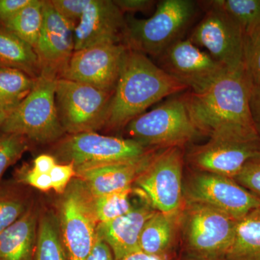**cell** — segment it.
<instances>
[{"label":"cell","mask_w":260,"mask_h":260,"mask_svg":"<svg viewBox=\"0 0 260 260\" xmlns=\"http://www.w3.org/2000/svg\"><path fill=\"white\" fill-rule=\"evenodd\" d=\"M44 23V0H31L3 26L35 47Z\"/></svg>","instance_id":"484cf974"},{"label":"cell","mask_w":260,"mask_h":260,"mask_svg":"<svg viewBox=\"0 0 260 260\" xmlns=\"http://www.w3.org/2000/svg\"><path fill=\"white\" fill-rule=\"evenodd\" d=\"M51 2L56 11L73 23L75 28L90 0H51Z\"/></svg>","instance_id":"d6a6232c"},{"label":"cell","mask_w":260,"mask_h":260,"mask_svg":"<svg viewBox=\"0 0 260 260\" xmlns=\"http://www.w3.org/2000/svg\"><path fill=\"white\" fill-rule=\"evenodd\" d=\"M130 139L146 148H181L200 134L191 119L186 93L169 97L125 126Z\"/></svg>","instance_id":"277c9868"},{"label":"cell","mask_w":260,"mask_h":260,"mask_svg":"<svg viewBox=\"0 0 260 260\" xmlns=\"http://www.w3.org/2000/svg\"><path fill=\"white\" fill-rule=\"evenodd\" d=\"M34 260H68L61 242L59 220L52 213L39 218Z\"/></svg>","instance_id":"d4e9b609"},{"label":"cell","mask_w":260,"mask_h":260,"mask_svg":"<svg viewBox=\"0 0 260 260\" xmlns=\"http://www.w3.org/2000/svg\"><path fill=\"white\" fill-rule=\"evenodd\" d=\"M120 260H165L164 256H154L148 255L143 251H139L125 256Z\"/></svg>","instance_id":"60d3db41"},{"label":"cell","mask_w":260,"mask_h":260,"mask_svg":"<svg viewBox=\"0 0 260 260\" xmlns=\"http://www.w3.org/2000/svg\"><path fill=\"white\" fill-rule=\"evenodd\" d=\"M244 31L220 10L207 6L206 13L192 30L189 40L204 48L215 60L229 70L244 68Z\"/></svg>","instance_id":"8fae6325"},{"label":"cell","mask_w":260,"mask_h":260,"mask_svg":"<svg viewBox=\"0 0 260 260\" xmlns=\"http://www.w3.org/2000/svg\"><path fill=\"white\" fill-rule=\"evenodd\" d=\"M75 26L44 0V23L34 51L41 75L60 79L75 52Z\"/></svg>","instance_id":"9a60e30c"},{"label":"cell","mask_w":260,"mask_h":260,"mask_svg":"<svg viewBox=\"0 0 260 260\" xmlns=\"http://www.w3.org/2000/svg\"><path fill=\"white\" fill-rule=\"evenodd\" d=\"M244 65L251 85L260 88V20L244 32Z\"/></svg>","instance_id":"f1b7e54d"},{"label":"cell","mask_w":260,"mask_h":260,"mask_svg":"<svg viewBox=\"0 0 260 260\" xmlns=\"http://www.w3.org/2000/svg\"><path fill=\"white\" fill-rule=\"evenodd\" d=\"M29 142L20 135L3 133L0 135V189L5 172L28 150Z\"/></svg>","instance_id":"4dcf8cb0"},{"label":"cell","mask_w":260,"mask_h":260,"mask_svg":"<svg viewBox=\"0 0 260 260\" xmlns=\"http://www.w3.org/2000/svg\"><path fill=\"white\" fill-rule=\"evenodd\" d=\"M181 148L156 152L148 167L135 181L156 211L179 213L184 203Z\"/></svg>","instance_id":"30bf717a"},{"label":"cell","mask_w":260,"mask_h":260,"mask_svg":"<svg viewBox=\"0 0 260 260\" xmlns=\"http://www.w3.org/2000/svg\"><path fill=\"white\" fill-rule=\"evenodd\" d=\"M126 47L106 44L75 51L61 78L114 93Z\"/></svg>","instance_id":"5bb4252c"},{"label":"cell","mask_w":260,"mask_h":260,"mask_svg":"<svg viewBox=\"0 0 260 260\" xmlns=\"http://www.w3.org/2000/svg\"><path fill=\"white\" fill-rule=\"evenodd\" d=\"M56 164V158L53 155L43 154L35 158L32 169L40 174H49Z\"/></svg>","instance_id":"ab89813d"},{"label":"cell","mask_w":260,"mask_h":260,"mask_svg":"<svg viewBox=\"0 0 260 260\" xmlns=\"http://www.w3.org/2000/svg\"><path fill=\"white\" fill-rule=\"evenodd\" d=\"M112 95L87 84L58 79L56 105L65 133H95L105 127Z\"/></svg>","instance_id":"52a82bcc"},{"label":"cell","mask_w":260,"mask_h":260,"mask_svg":"<svg viewBox=\"0 0 260 260\" xmlns=\"http://www.w3.org/2000/svg\"><path fill=\"white\" fill-rule=\"evenodd\" d=\"M31 0H0V26L18 14Z\"/></svg>","instance_id":"d590c367"},{"label":"cell","mask_w":260,"mask_h":260,"mask_svg":"<svg viewBox=\"0 0 260 260\" xmlns=\"http://www.w3.org/2000/svg\"><path fill=\"white\" fill-rule=\"evenodd\" d=\"M158 58L159 67L193 93L208 88L227 69L188 39L174 43Z\"/></svg>","instance_id":"4fadbf2b"},{"label":"cell","mask_w":260,"mask_h":260,"mask_svg":"<svg viewBox=\"0 0 260 260\" xmlns=\"http://www.w3.org/2000/svg\"><path fill=\"white\" fill-rule=\"evenodd\" d=\"M126 18L112 0H90L74 29L75 51L123 44Z\"/></svg>","instance_id":"e0dca14e"},{"label":"cell","mask_w":260,"mask_h":260,"mask_svg":"<svg viewBox=\"0 0 260 260\" xmlns=\"http://www.w3.org/2000/svg\"><path fill=\"white\" fill-rule=\"evenodd\" d=\"M260 154V139L210 138L187 155L191 165L203 172L234 179L250 159Z\"/></svg>","instance_id":"2e32d148"},{"label":"cell","mask_w":260,"mask_h":260,"mask_svg":"<svg viewBox=\"0 0 260 260\" xmlns=\"http://www.w3.org/2000/svg\"><path fill=\"white\" fill-rule=\"evenodd\" d=\"M186 89L148 56L126 48L105 127H125L153 104Z\"/></svg>","instance_id":"7a4b0ae2"},{"label":"cell","mask_w":260,"mask_h":260,"mask_svg":"<svg viewBox=\"0 0 260 260\" xmlns=\"http://www.w3.org/2000/svg\"><path fill=\"white\" fill-rule=\"evenodd\" d=\"M123 13L148 12L153 9L156 2L153 0H114Z\"/></svg>","instance_id":"8d00e7d4"},{"label":"cell","mask_w":260,"mask_h":260,"mask_svg":"<svg viewBox=\"0 0 260 260\" xmlns=\"http://www.w3.org/2000/svg\"><path fill=\"white\" fill-rule=\"evenodd\" d=\"M132 188L93 198L94 210L99 223H107L133 209L129 195Z\"/></svg>","instance_id":"83f0119b"},{"label":"cell","mask_w":260,"mask_h":260,"mask_svg":"<svg viewBox=\"0 0 260 260\" xmlns=\"http://www.w3.org/2000/svg\"><path fill=\"white\" fill-rule=\"evenodd\" d=\"M153 150L155 149L146 148L130 138L105 136L90 132L61 138L54 146L53 156L63 164L73 162L77 171L140 158Z\"/></svg>","instance_id":"9c48e42d"},{"label":"cell","mask_w":260,"mask_h":260,"mask_svg":"<svg viewBox=\"0 0 260 260\" xmlns=\"http://www.w3.org/2000/svg\"><path fill=\"white\" fill-rule=\"evenodd\" d=\"M39 212L30 205L21 218L0 234V260H34Z\"/></svg>","instance_id":"ffe728a7"},{"label":"cell","mask_w":260,"mask_h":260,"mask_svg":"<svg viewBox=\"0 0 260 260\" xmlns=\"http://www.w3.org/2000/svg\"><path fill=\"white\" fill-rule=\"evenodd\" d=\"M0 68L23 72L37 79L41 76L37 54L31 45L0 26Z\"/></svg>","instance_id":"44dd1931"},{"label":"cell","mask_w":260,"mask_h":260,"mask_svg":"<svg viewBox=\"0 0 260 260\" xmlns=\"http://www.w3.org/2000/svg\"><path fill=\"white\" fill-rule=\"evenodd\" d=\"M196 13L191 0H162L148 19L126 18L123 44L127 49L158 57L174 43L182 39Z\"/></svg>","instance_id":"3957f363"},{"label":"cell","mask_w":260,"mask_h":260,"mask_svg":"<svg viewBox=\"0 0 260 260\" xmlns=\"http://www.w3.org/2000/svg\"><path fill=\"white\" fill-rule=\"evenodd\" d=\"M52 189L57 194H62L66 190L70 181L76 177L75 168L73 162L56 164L50 174Z\"/></svg>","instance_id":"836d02e7"},{"label":"cell","mask_w":260,"mask_h":260,"mask_svg":"<svg viewBox=\"0 0 260 260\" xmlns=\"http://www.w3.org/2000/svg\"><path fill=\"white\" fill-rule=\"evenodd\" d=\"M56 81L49 77H39L28 96L5 119L2 133L22 135L40 144L61 139L65 132L56 109Z\"/></svg>","instance_id":"5b68a950"},{"label":"cell","mask_w":260,"mask_h":260,"mask_svg":"<svg viewBox=\"0 0 260 260\" xmlns=\"http://www.w3.org/2000/svg\"><path fill=\"white\" fill-rule=\"evenodd\" d=\"M251 84L245 68L226 69L199 93L186 92L191 119L210 138L259 139L249 107Z\"/></svg>","instance_id":"6da1fadb"},{"label":"cell","mask_w":260,"mask_h":260,"mask_svg":"<svg viewBox=\"0 0 260 260\" xmlns=\"http://www.w3.org/2000/svg\"><path fill=\"white\" fill-rule=\"evenodd\" d=\"M157 151L149 152L140 158L126 161L93 166L75 171L93 198L132 188Z\"/></svg>","instance_id":"ac0fdd59"},{"label":"cell","mask_w":260,"mask_h":260,"mask_svg":"<svg viewBox=\"0 0 260 260\" xmlns=\"http://www.w3.org/2000/svg\"><path fill=\"white\" fill-rule=\"evenodd\" d=\"M179 214L155 212L141 233L140 251L150 256H164L174 241L176 220Z\"/></svg>","instance_id":"603a6c76"},{"label":"cell","mask_w":260,"mask_h":260,"mask_svg":"<svg viewBox=\"0 0 260 260\" xmlns=\"http://www.w3.org/2000/svg\"><path fill=\"white\" fill-rule=\"evenodd\" d=\"M249 107L253 123L260 139V88L251 85Z\"/></svg>","instance_id":"f35d334b"},{"label":"cell","mask_w":260,"mask_h":260,"mask_svg":"<svg viewBox=\"0 0 260 260\" xmlns=\"http://www.w3.org/2000/svg\"><path fill=\"white\" fill-rule=\"evenodd\" d=\"M36 80L20 70L0 68V112L6 118L31 92Z\"/></svg>","instance_id":"cb8c5ba5"},{"label":"cell","mask_w":260,"mask_h":260,"mask_svg":"<svg viewBox=\"0 0 260 260\" xmlns=\"http://www.w3.org/2000/svg\"><path fill=\"white\" fill-rule=\"evenodd\" d=\"M6 119V116L4 115L1 112H0V129H1L2 125H3V123Z\"/></svg>","instance_id":"b9f144b4"},{"label":"cell","mask_w":260,"mask_h":260,"mask_svg":"<svg viewBox=\"0 0 260 260\" xmlns=\"http://www.w3.org/2000/svg\"><path fill=\"white\" fill-rule=\"evenodd\" d=\"M58 204L61 242L68 260H85L93 248L99 224L93 197L75 177L61 194Z\"/></svg>","instance_id":"8992f818"},{"label":"cell","mask_w":260,"mask_h":260,"mask_svg":"<svg viewBox=\"0 0 260 260\" xmlns=\"http://www.w3.org/2000/svg\"><path fill=\"white\" fill-rule=\"evenodd\" d=\"M19 181L44 191L52 189L51 179L49 174H40L32 169L20 170L18 176Z\"/></svg>","instance_id":"e575fe53"},{"label":"cell","mask_w":260,"mask_h":260,"mask_svg":"<svg viewBox=\"0 0 260 260\" xmlns=\"http://www.w3.org/2000/svg\"><path fill=\"white\" fill-rule=\"evenodd\" d=\"M183 227L186 248L197 260H223L238 220L220 210L186 201Z\"/></svg>","instance_id":"ba28073f"},{"label":"cell","mask_w":260,"mask_h":260,"mask_svg":"<svg viewBox=\"0 0 260 260\" xmlns=\"http://www.w3.org/2000/svg\"><path fill=\"white\" fill-rule=\"evenodd\" d=\"M186 201L207 205L239 220L260 209V198L232 178L203 172L191 179Z\"/></svg>","instance_id":"7c38bea8"},{"label":"cell","mask_w":260,"mask_h":260,"mask_svg":"<svg viewBox=\"0 0 260 260\" xmlns=\"http://www.w3.org/2000/svg\"><path fill=\"white\" fill-rule=\"evenodd\" d=\"M155 212L150 203L137 205L119 218L98 224L97 234L111 248L115 260L140 251L141 233Z\"/></svg>","instance_id":"d6986e66"},{"label":"cell","mask_w":260,"mask_h":260,"mask_svg":"<svg viewBox=\"0 0 260 260\" xmlns=\"http://www.w3.org/2000/svg\"><path fill=\"white\" fill-rule=\"evenodd\" d=\"M203 3L225 13L244 32L260 20V0H213Z\"/></svg>","instance_id":"4316f807"},{"label":"cell","mask_w":260,"mask_h":260,"mask_svg":"<svg viewBox=\"0 0 260 260\" xmlns=\"http://www.w3.org/2000/svg\"><path fill=\"white\" fill-rule=\"evenodd\" d=\"M223 260H260V209L238 220L232 244Z\"/></svg>","instance_id":"7402d4cb"},{"label":"cell","mask_w":260,"mask_h":260,"mask_svg":"<svg viewBox=\"0 0 260 260\" xmlns=\"http://www.w3.org/2000/svg\"><path fill=\"white\" fill-rule=\"evenodd\" d=\"M85 260H115L112 249L97 234L91 251Z\"/></svg>","instance_id":"74e56055"},{"label":"cell","mask_w":260,"mask_h":260,"mask_svg":"<svg viewBox=\"0 0 260 260\" xmlns=\"http://www.w3.org/2000/svg\"><path fill=\"white\" fill-rule=\"evenodd\" d=\"M29 206L20 193L0 189V234L21 218Z\"/></svg>","instance_id":"f546056e"},{"label":"cell","mask_w":260,"mask_h":260,"mask_svg":"<svg viewBox=\"0 0 260 260\" xmlns=\"http://www.w3.org/2000/svg\"><path fill=\"white\" fill-rule=\"evenodd\" d=\"M234 179L260 198V154L246 162Z\"/></svg>","instance_id":"1f68e13d"}]
</instances>
